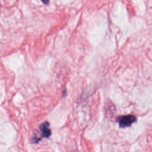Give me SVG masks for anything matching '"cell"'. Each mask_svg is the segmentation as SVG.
<instances>
[{
  "label": "cell",
  "instance_id": "cell-2",
  "mask_svg": "<svg viewBox=\"0 0 152 152\" xmlns=\"http://www.w3.org/2000/svg\"><path fill=\"white\" fill-rule=\"evenodd\" d=\"M49 126V124L48 122H45L43 123H42L40 126H39V128L40 130L41 131L42 135L44 137H46L48 138L51 135V131L50 129L48 128V126Z\"/></svg>",
  "mask_w": 152,
  "mask_h": 152
},
{
  "label": "cell",
  "instance_id": "cell-1",
  "mask_svg": "<svg viewBox=\"0 0 152 152\" xmlns=\"http://www.w3.org/2000/svg\"><path fill=\"white\" fill-rule=\"evenodd\" d=\"M116 121L118 122L119 127L123 128L130 126L136 121V118L132 115L119 116L116 119Z\"/></svg>",
  "mask_w": 152,
  "mask_h": 152
},
{
  "label": "cell",
  "instance_id": "cell-3",
  "mask_svg": "<svg viewBox=\"0 0 152 152\" xmlns=\"http://www.w3.org/2000/svg\"><path fill=\"white\" fill-rule=\"evenodd\" d=\"M41 1L44 4H48L49 0H41Z\"/></svg>",
  "mask_w": 152,
  "mask_h": 152
}]
</instances>
